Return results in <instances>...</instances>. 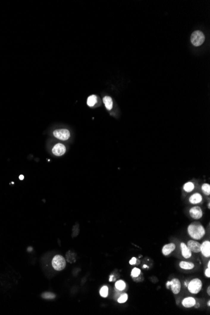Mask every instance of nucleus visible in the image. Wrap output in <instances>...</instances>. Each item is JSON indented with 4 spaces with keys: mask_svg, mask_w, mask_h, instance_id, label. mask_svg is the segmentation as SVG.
Instances as JSON below:
<instances>
[{
    "mask_svg": "<svg viewBox=\"0 0 210 315\" xmlns=\"http://www.w3.org/2000/svg\"><path fill=\"white\" fill-rule=\"evenodd\" d=\"M187 232L191 238L195 240H201L205 235L206 230L200 222H192L187 227Z\"/></svg>",
    "mask_w": 210,
    "mask_h": 315,
    "instance_id": "nucleus-1",
    "label": "nucleus"
},
{
    "mask_svg": "<svg viewBox=\"0 0 210 315\" xmlns=\"http://www.w3.org/2000/svg\"><path fill=\"white\" fill-rule=\"evenodd\" d=\"M203 283L198 278H195L191 280L189 284L187 285V288L191 294H196L200 292L202 289Z\"/></svg>",
    "mask_w": 210,
    "mask_h": 315,
    "instance_id": "nucleus-2",
    "label": "nucleus"
},
{
    "mask_svg": "<svg viewBox=\"0 0 210 315\" xmlns=\"http://www.w3.org/2000/svg\"><path fill=\"white\" fill-rule=\"evenodd\" d=\"M205 40V37L203 33L201 31H195L192 34L191 37V41L193 46L198 47L201 46Z\"/></svg>",
    "mask_w": 210,
    "mask_h": 315,
    "instance_id": "nucleus-3",
    "label": "nucleus"
},
{
    "mask_svg": "<svg viewBox=\"0 0 210 315\" xmlns=\"http://www.w3.org/2000/svg\"><path fill=\"white\" fill-rule=\"evenodd\" d=\"M52 264L54 269L56 270H59V271L65 269L66 266L65 259L60 255H57L54 257Z\"/></svg>",
    "mask_w": 210,
    "mask_h": 315,
    "instance_id": "nucleus-4",
    "label": "nucleus"
},
{
    "mask_svg": "<svg viewBox=\"0 0 210 315\" xmlns=\"http://www.w3.org/2000/svg\"><path fill=\"white\" fill-rule=\"evenodd\" d=\"M54 137L61 140H68L70 137V132L67 129H58L54 131Z\"/></svg>",
    "mask_w": 210,
    "mask_h": 315,
    "instance_id": "nucleus-5",
    "label": "nucleus"
},
{
    "mask_svg": "<svg viewBox=\"0 0 210 315\" xmlns=\"http://www.w3.org/2000/svg\"><path fill=\"white\" fill-rule=\"evenodd\" d=\"M169 288L171 289L174 294H179L181 289V284L180 280L177 278H174L172 280L170 281Z\"/></svg>",
    "mask_w": 210,
    "mask_h": 315,
    "instance_id": "nucleus-6",
    "label": "nucleus"
},
{
    "mask_svg": "<svg viewBox=\"0 0 210 315\" xmlns=\"http://www.w3.org/2000/svg\"><path fill=\"white\" fill-rule=\"evenodd\" d=\"M203 211L200 206H194L189 209V214L195 220H199L203 217Z\"/></svg>",
    "mask_w": 210,
    "mask_h": 315,
    "instance_id": "nucleus-7",
    "label": "nucleus"
},
{
    "mask_svg": "<svg viewBox=\"0 0 210 315\" xmlns=\"http://www.w3.org/2000/svg\"><path fill=\"white\" fill-rule=\"evenodd\" d=\"M201 244L195 240H191L188 241L187 246L189 248V250L194 253H199L201 251Z\"/></svg>",
    "mask_w": 210,
    "mask_h": 315,
    "instance_id": "nucleus-8",
    "label": "nucleus"
},
{
    "mask_svg": "<svg viewBox=\"0 0 210 315\" xmlns=\"http://www.w3.org/2000/svg\"><path fill=\"white\" fill-rule=\"evenodd\" d=\"M65 152L66 148L62 143H57L52 148V153L56 156H61Z\"/></svg>",
    "mask_w": 210,
    "mask_h": 315,
    "instance_id": "nucleus-9",
    "label": "nucleus"
},
{
    "mask_svg": "<svg viewBox=\"0 0 210 315\" xmlns=\"http://www.w3.org/2000/svg\"><path fill=\"white\" fill-rule=\"evenodd\" d=\"M202 255L205 257H209L210 256V242L206 240L203 242L201 245V251Z\"/></svg>",
    "mask_w": 210,
    "mask_h": 315,
    "instance_id": "nucleus-10",
    "label": "nucleus"
},
{
    "mask_svg": "<svg viewBox=\"0 0 210 315\" xmlns=\"http://www.w3.org/2000/svg\"><path fill=\"white\" fill-rule=\"evenodd\" d=\"M175 249V245L173 243H170V244L165 245L162 250V252L163 255L165 256H167L170 255L174 250Z\"/></svg>",
    "mask_w": 210,
    "mask_h": 315,
    "instance_id": "nucleus-11",
    "label": "nucleus"
},
{
    "mask_svg": "<svg viewBox=\"0 0 210 315\" xmlns=\"http://www.w3.org/2000/svg\"><path fill=\"white\" fill-rule=\"evenodd\" d=\"M180 246L182 251V256H183V257L185 258H189L191 257L192 252L189 250V248L187 247V245L184 244V242H182L181 243Z\"/></svg>",
    "mask_w": 210,
    "mask_h": 315,
    "instance_id": "nucleus-12",
    "label": "nucleus"
},
{
    "mask_svg": "<svg viewBox=\"0 0 210 315\" xmlns=\"http://www.w3.org/2000/svg\"><path fill=\"white\" fill-rule=\"evenodd\" d=\"M196 303V300L192 297H186L182 302V305H183V306L186 308H192L193 306H195Z\"/></svg>",
    "mask_w": 210,
    "mask_h": 315,
    "instance_id": "nucleus-13",
    "label": "nucleus"
},
{
    "mask_svg": "<svg viewBox=\"0 0 210 315\" xmlns=\"http://www.w3.org/2000/svg\"><path fill=\"white\" fill-rule=\"evenodd\" d=\"M203 200V197L201 194L198 192L192 195L189 198V202L192 204H197L200 203Z\"/></svg>",
    "mask_w": 210,
    "mask_h": 315,
    "instance_id": "nucleus-14",
    "label": "nucleus"
},
{
    "mask_svg": "<svg viewBox=\"0 0 210 315\" xmlns=\"http://www.w3.org/2000/svg\"><path fill=\"white\" fill-rule=\"evenodd\" d=\"M179 267L184 270H191L195 267V264L192 262L181 261L179 263Z\"/></svg>",
    "mask_w": 210,
    "mask_h": 315,
    "instance_id": "nucleus-15",
    "label": "nucleus"
},
{
    "mask_svg": "<svg viewBox=\"0 0 210 315\" xmlns=\"http://www.w3.org/2000/svg\"><path fill=\"white\" fill-rule=\"evenodd\" d=\"M103 103L108 110H111L113 108V100L111 97L105 96L103 98Z\"/></svg>",
    "mask_w": 210,
    "mask_h": 315,
    "instance_id": "nucleus-16",
    "label": "nucleus"
},
{
    "mask_svg": "<svg viewBox=\"0 0 210 315\" xmlns=\"http://www.w3.org/2000/svg\"><path fill=\"white\" fill-rule=\"evenodd\" d=\"M97 103V96L95 95H91L88 97L87 100V104L90 107L95 106V104Z\"/></svg>",
    "mask_w": 210,
    "mask_h": 315,
    "instance_id": "nucleus-17",
    "label": "nucleus"
},
{
    "mask_svg": "<svg viewBox=\"0 0 210 315\" xmlns=\"http://www.w3.org/2000/svg\"><path fill=\"white\" fill-rule=\"evenodd\" d=\"M116 289L120 291H122L126 288V283L122 280H119L115 283Z\"/></svg>",
    "mask_w": 210,
    "mask_h": 315,
    "instance_id": "nucleus-18",
    "label": "nucleus"
},
{
    "mask_svg": "<svg viewBox=\"0 0 210 315\" xmlns=\"http://www.w3.org/2000/svg\"><path fill=\"white\" fill-rule=\"evenodd\" d=\"M183 189H184V190L186 192H191V191H192L193 190H194V189H195V184H193L192 182H186V183L183 186Z\"/></svg>",
    "mask_w": 210,
    "mask_h": 315,
    "instance_id": "nucleus-19",
    "label": "nucleus"
},
{
    "mask_svg": "<svg viewBox=\"0 0 210 315\" xmlns=\"http://www.w3.org/2000/svg\"><path fill=\"white\" fill-rule=\"evenodd\" d=\"M201 189L205 195L209 196L210 195V185L208 183H204L202 185Z\"/></svg>",
    "mask_w": 210,
    "mask_h": 315,
    "instance_id": "nucleus-20",
    "label": "nucleus"
},
{
    "mask_svg": "<svg viewBox=\"0 0 210 315\" xmlns=\"http://www.w3.org/2000/svg\"><path fill=\"white\" fill-rule=\"evenodd\" d=\"M141 274H142L141 270L139 268L135 267L131 270V276L132 278H137V277H139V275H140Z\"/></svg>",
    "mask_w": 210,
    "mask_h": 315,
    "instance_id": "nucleus-21",
    "label": "nucleus"
},
{
    "mask_svg": "<svg viewBox=\"0 0 210 315\" xmlns=\"http://www.w3.org/2000/svg\"><path fill=\"white\" fill-rule=\"evenodd\" d=\"M99 293H100V295L102 297H106L108 294V287L106 286L102 287L100 290V292H99Z\"/></svg>",
    "mask_w": 210,
    "mask_h": 315,
    "instance_id": "nucleus-22",
    "label": "nucleus"
},
{
    "mask_svg": "<svg viewBox=\"0 0 210 315\" xmlns=\"http://www.w3.org/2000/svg\"><path fill=\"white\" fill-rule=\"evenodd\" d=\"M127 300H128V294H127L126 293H123L118 297V302L121 304V303H125Z\"/></svg>",
    "mask_w": 210,
    "mask_h": 315,
    "instance_id": "nucleus-23",
    "label": "nucleus"
},
{
    "mask_svg": "<svg viewBox=\"0 0 210 315\" xmlns=\"http://www.w3.org/2000/svg\"><path fill=\"white\" fill-rule=\"evenodd\" d=\"M42 297L45 298V299H54L56 297V295L51 292H45L42 294Z\"/></svg>",
    "mask_w": 210,
    "mask_h": 315,
    "instance_id": "nucleus-24",
    "label": "nucleus"
},
{
    "mask_svg": "<svg viewBox=\"0 0 210 315\" xmlns=\"http://www.w3.org/2000/svg\"><path fill=\"white\" fill-rule=\"evenodd\" d=\"M137 261V258L135 257H133L130 261V265H135V264H136Z\"/></svg>",
    "mask_w": 210,
    "mask_h": 315,
    "instance_id": "nucleus-25",
    "label": "nucleus"
},
{
    "mask_svg": "<svg viewBox=\"0 0 210 315\" xmlns=\"http://www.w3.org/2000/svg\"><path fill=\"white\" fill-rule=\"evenodd\" d=\"M204 274H205V275L207 278H209L210 277V268H207L205 270V272H204Z\"/></svg>",
    "mask_w": 210,
    "mask_h": 315,
    "instance_id": "nucleus-26",
    "label": "nucleus"
},
{
    "mask_svg": "<svg viewBox=\"0 0 210 315\" xmlns=\"http://www.w3.org/2000/svg\"><path fill=\"white\" fill-rule=\"evenodd\" d=\"M207 293L208 294V295H210V287L209 286L208 287V289H207Z\"/></svg>",
    "mask_w": 210,
    "mask_h": 315,
    "instance_id": "nucleus-27",
    "label": "nucleus"
},
{
    "mask_svg": "<svg viewBox=\"0 0 210 315\" xmlns=\"http://www.w3.org/2000/svg\"><path fill=\"white\" fill-rule=\"evenodd\" d=\"M169 286H170V281H168L166 284V287L168 289H169Z\"/></svg>",
    "mask_w": 210,
    "mask_h": 315,
    "instance_id": "nucleus-28",
    "label": "nucleus"
},
{
    "mask_svg": "<svg viewBox=\"0 0 210 315\" xmlns=\"http://www.w3.org/2000/svg\"><path fill=\"white\" fill-rule=\"evenodd\" d=\"M19 179H20V180H23V179H24V176H23V175H20V177H19Z\"/></svg>",
    "mask_w": 210,
    "mask_h": 315,
    "instance_id": "nucleus-29",
    "label": "nucleus"
},
{
    "mask_svg": "<svg viewBox=\"0 0 210 315\" xmlns=\"http://www.w3.org/2000/svg\"><path fill=\"white\" fill-rule=\"evenodd\" d=\"M207 268H210V262L209 261L208 262V267Z\"/></svg>",
    "mask_w": 210,
    "mask_h": 315,
    "instance_id": "nucleus-30",
    "label": "nucleus"
},
{
    "mask_svg": "<svg viewBox=\"0 0 210 315\" xmlns=\"http://www.w3.org/2000/svg\"><path fill=\"white\" fill-rule=\"evenodd\" d=\"M208 306H210V301H209L208 302Z\"/></svg>",
    "mask_w": 210,
    "mask_h": 315,
    "instance_id": "nucleus-31",
    "label": "nucleus"
},
{
    "mask_svg": "<svg viewBox=\"0 0 210 315\" xmlns=\"http://www.w3.org/2000/svg\"><path fill=\"white\" fill-rule=\"evenodd\" d=\"M143 267H144V268H145V267H147V266H143Z\"/></svg>",
    "mask_w": 210,
    "mask_h": 315,
    "instance_id": "nucleus-32",
    "label": "nucleus"
}]
</instances>
